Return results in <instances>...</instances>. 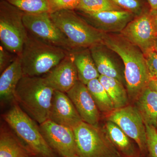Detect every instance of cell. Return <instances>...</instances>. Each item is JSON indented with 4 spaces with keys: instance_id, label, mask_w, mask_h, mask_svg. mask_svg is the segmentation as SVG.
<instances>
[{
    "instance_id": "52a82bcc",
    "label": "cell",
    "mask_w": 157,
    "mask_h": 157,
    "mask_svg": "<svg viewBox=\"0 0 157 157\" xmlns=\"http://www.w3.org/2000/svg\"><path fill=\"white\" fill-rule=\"evenodd\" d=\"M73 130L79 157H122L99 127L82 121Z\"/></svg>"
},
{
    "instance_id": "7a4b0ae2",
    "label": "cell",
    "mask_w": 157,
    "mask_h": 157,
    "mask_svg": "<svg viewBox=\"0 0 157 157\" xmlns=\"http://www.w3.org/2000/svg\"><path fill=\"white\" fill-rule=\"evenodd\" d=\"M54 92L44 77L23 76L15 90L14 100L40 124L49 119Z\"/></svg>"
},
{
    "instance_id": "1f68e13d",
    "label": "cell",
    "mask_w": 157,
    "mask_h": 157,
    "mask_svg": "<svg viewBox=\"0 0 157 157\" xmlns=\"http://www.w3.org/2000/svg\"><path fill=\"white\" fill-rule=\"evenodd\" d=\"M148 86L157 94V78H152L150 80Z\"/></svg>"
},
{
    "instance_id": "6da1fadb",
    "label": "cell",
    "mask_w": 157,
    "mask_h": 157,
    "mask_svg": "<svg viewBox=\"0 0 157 157\" xmlns=\"http://www.w3.org/2000/svg\"><path fill=\"white\" fill-rule=\"evenodd\" d=\"M103 44L122 60L128 96L136 101L150 80L144 54L121 33L106 34Z\"/></svg>"
},
{
    "instance_id": "3957f363",
    "label": "cell",
    "mask_w": 157,
    "mask_h": 157,
    "mask_svg": "<svg viewBox=\"0 0 157 157\" xmlns=\"http://www.w3.org/2000/svg\"><path fill=\"white\" fill-rule=\"evenodd\" d=\"M13 134L32 156L55 157L42 135L39 126L15 103L4 115Z\"/></svg>"
},
{
    "instance_id": "484cf974",
    "label": "cell",
    "mask_w": 157,
    "mask_h": 157,
    "mask_svg": "<svg viewBox=\"0 0 157 157\" xmlns=\"http://www.w3.org/2000/svg\"><path fill=\"white\" fill-rule=\"evenodd\" d=\"M49 13L62 10H76L80 0H48Z\"/></svg>"
},
{
    "instance_id": "f1b7e54d",
    "label": "cell",
    "mask_w": 157,
    "mask_h": 157,
    "mask_svg": "<svg viewBox=\"0 0 157 157\" xmlns=\"http://www.w3.org/2000/svg\"><path fill=\"white\" fill-rule=\"evenodd\" d=\"M123 10L138 14L141 10V4L138 0H111Z\"/></svg>"
},
{
    "instance_id": "d6986e66",
    "label": "cell",
    "mask_w": 157,
    "mask_h": 157,
    "mask_svg": "<svg viewBox=\"0 0 157 157\" xmlns=\"http://www.w3.org/2000/svg\"><path fill=\"white\" fill-rule=\"evenodd\" d=\"M71 52L77 70L78 80L86 85L89 82L99 78L100 75L90 48L75 49Z\"/></svg>"
},
{
    "instance_id": "ba28073f",
    "label": "cell",
    "mask_w": 157,
    "mask_h": 157,
    "mask_svg": "<svg viewBox=\"0 0 157 157\" xmlns=\"http://www.w3.org/2000/svg\"><path fill=\"white\" fill-rule=\"evenodd\" d=\"M23 20L29 33L37 39L69 52L74 50L64 34L52 21L49 12L25 13Z\"/></svg>"
},
{
    "instance_id": "603a6c76",
    "label": "cell",
    "mask_w": 157,
    "mask_h": 157,
    "mask_svg": "<svg viewBox=\"0 0 157 157\" xmlns=\"http://www.w3.org/2000/svg\"><path fill=\"white\" fill-rule=\"evenodd\" d=\"M99 111L107 115L115 109L112 100L98 78L86 85Z\"/></svg>"
},
{
    "instance_id": "8992f818",
    "label": "cell",
    "mask_w": 157,
    "mask_h": 157,
    "mask_svg": "<svg viewBox=\"0 0 157 157\" xmlns=\"http://www.w3.org/2000/svg\"><path fill=\"white\" fill-rule=\"evenodd\" d=\"M25 13L6 1L0 2V40L7 50L19 56L28 35Z\"/></svg>"
},
{
    "instance_id": "5bb4252c",
    "label": "cell",
    "mask_w": 157,
    "mask_h": 157,
    "mask_svg": "<svg viewBox=\"0 0 157 157\" xmlns=\"http://www.w3.org/2000/svg\"><path fill=\"white\" fill-rule=\"evenodd\" d=\"M66 94L73 102L82 121L99 127L100 111L86 86L78 80Z\"/></svg>"
},
{
    "instance_id": "e575fe53",
    "label": "cell",
    "mask_w": 157,
    "mask_h": 157,
    "mask_svg": "<svg viewBox=\"0 0 157 157\" xmlns=\"http://www.w3.org/2000/svg\"><path fill=\"white\" fill-rule=\"evenodd\" d=\"M156 130H157V127H156Z\"/></svg>"
},
{
    "instance_id": "4316f807",
    "label": "cell",
    "mask_w": 157,
    "mask_h": 157,
    "mask_svg": "<svg viewBox=\"0 0 157 157\" xmlns=\"http://www.w3.org/2000/svg\"><path fill=\"white\" fill-rule=\"evenodd\" d=\"M147 132V155L148 157H157V132L155 127L145 125Z\"/></svg>"
},
{
    "instance_id": "7402d4cb",
    "label": "cell",
    "mask_w": 157,
    "mask_h": 157,
    "mask_svg": "<svg viewBox=\"0 0 157 157\" xmlns=\"http://www.w3.org/2000/svg\"><path fill=\"white\" fill-rule=\"evenodd\" d=\"M99 81L112 100L115 109L129 105V97L123 83L116 78L100 75Z\"/></svg>"
},
{
    "instance_id": "2e32d148",
    "label": "cell",
    "mask_w": 157,
    "mask_h": 157,
    "mask_svg": "<svg viewBox=\"0 0 157 157\" xmlns=\"http://www.w3.org/2000/svg\"><path fill=\"white\" fill-rule=\"evenodd\" d=\"M90 49L100 75L116 78L123 83H125L118 65L110 55V49L103 44L94 45Z\"/></svg>"
},
{
    "instance_id": "83f0119b",
    "label": "cell",
    "mask_w": 157,
    "mask_h": 157,
    "mask_svg": "<svg viewBox=\"0 0 157 157\" xmlns=\"http://www.w3.org/2000/svg\"><path fill=\"white\" fill-rule=\"evenodd\" d=\"M144 55L150 79L157 78V52L152 49Z\"/></svg>"
},
{
    "instance_id": "ac0fdd59",
    "label": "cell",
    "mask_w": 157,
    "mask_h": 157,
    "mask_svg": "<svg viewBox=\"0 0 157 157\" xmlns=\"http://www.w3.org/2000/svg\"><path fill=\"white\" fill-rule=\"evenodd\" d=\"M23 76L19 56L1 73L0 77V97L2 101L14 100V94L17 85Z\"/></svg>"
},
{
    "instance_id": "44dd1931",
    "label": "cell",
    "mask_w": 157,
    "mask_h": 157,
    "mask_svg": "<svg viewBox=\"0 0 157 157\" xmlns=\"http://www.w3.org/2000/svg\"><path fill=\"white\" fill-rule=\"evenodd\" d=\"M32 156L12 131L3 127L1 128L0 157Z\"/></svg>"
},
{
    "instance_id": "ffe728a7",
    "label": "cell",
    "mask_w": 157,
    "mask_h": 157,
    "mask_svg": "<svg viewBox=\"0 0 157 157\" xmlns=\"http://www.w3.org/2000/svg\"><path fill=\"white\" fill-rule=\"evenodd\" d=\"M135 107L140 113L145 125L156 128L157 94L148 86L137 98Z\"/></svg>"
},
{
    "instance_id": "e0dca14e",
    "label": "cell",
    "mask_w": 157,
    "mask_h": 157,
    "mask_svg": "<svg viewBox=\"0 0 157 157\" xmlns=\"http://www.w3.org/2000/svg\"><path fill=\"white\" fill-rule=\"evenodd\" d=\"M103 131L122 157H140L138 147L116 124L107 121Z\"/></svg>"
},
{
    "instance_id": "4dcf8cb0",
    "label": "cell",
    "mask_w": 157,
    "mask_h": 157,
    "mask_svg": "<svg viewBox=\"0 0 157 157\" xmlns=\"http://www.w3.org/2000/svg\"><path fill=\"white\" fill-rule=\"evenodd\" d=\"M150 12L152 19L153 23L155 34L156 36H157V10L151 11Z\"/></svg>"
},
{
    "instance_id": "30bf717a",
    "label": "cell",
    "mask_w": 157,
    "mask_h": 157,
    "mask_svg": "<svg viewBox=\"0 0 157 157\" xmlns=\"http://www.w3.org/2000/svg\"><path fill=\"white\" fill-rule=\"evenodd\" d=\"M44 139L54 151L63 157H79L73 129L48 120L39 124Z\"/></svg>"
},
{
    "instance_id": "8fae6325",
    "label": "cell",
    "mask_w": 157,
    "mask_h": 157,
    "mask_svg": "<svg viewBox=\"0 0 157 157\" xmlns=\"http://www.w3.org/2000/svg\"><path fill=\"white\" fill-rule=\"evenodd\" d=\"M120 33L144 54L154 49L156 36L150 12L140 14L132 20Z\"/></svg>"
},
{
    "instance_id": "7c38bea8",
    "label": "cell",
    "mask_w": 157,
    "mask_h": 157,
    "mask_svg": "<svg viewBox=\"0 0 157 157\" xmlns=\"http://www.w3.org/2000/svg\"><path fill=\"white\" fill-rule=\"evenodd\" d=\"M78 14L94 28L106 34L120 33L135 17L132 12L124 10Z\"/></svg>"
},
{
    "instance_id": "d4e9b609",
    "label": "cell",
    "mask_w": 157,
    "mask_h": 157,
    "mask_svg": "<svg viewBox=\"0 0 157 157\" xmlns=\"http://www.w3.org/2000/svg\"><path fill=\"white\" fill-rule=\"evenodd\" d=\"M16 7L27 14L49 12L48 0H1Z\"/></svg>"
},
{
    "instance_id": "9a60e30c",
    "label": "cell",
    "mask_w": 157,
    "mask_h": 157,
    "mask_svg": "<svg viewBox=\"0 0 157 157\" xmlns=\"http://www.w3.org/2000/svg\"><path fill=\"white\" fill-rule=\"evenodd\" d=\"M48 120L73 129L82 121L67 94L58 90L54 92Z\"/></svg>"
},
{
    "instance_id": "d6a6232c",
    "label": "cell",
    "mask_w": 157,
    "mask_h": 157,
    "mask_svg": "<svg viewBox=\"0 0 157 157\" xmlns=\"http://www.w3.org/2000/svg\"><path fill=\"white\" fill-rule=\"evenodd\" d=\"M150 6L151 11L157 10V0H147Z\"/></svg>"
},
{
    "instance_id": "f546056e",
    "label": "cell",
    "mask_w": 157,
    "mask_h": 157,
    "mask_svg": "<svg viewBox=\"0 0 157 157\" xmlns=\"http://www.w3.org/2000/svg\"><path fill=\"white\" fill-rule=\"evenodd\" d=\"M17 56L11 53L2 45L0 46V72L2 73L14 61Z\"/></svg>"
},
{
    "instance_id": "9c48e42d",
    "label": "cell",
    "mask_w": 157,
    "mask_h": 157,
    "mask_svg": "<svg viewBox=\"0 0 157 157\" xmlns=\"http://www.w3.org/2000/svg\"><path fill=\"white\" fill-rule=\"evenodd\" d=\"M106 119L117 125L129 137L134 140L140 153L147 155L146 126L135 106L128 105L115 109L106 115Z\"/></svg>"
},
{
    "instance_id": "cb8c5ba5",
    "label": "cell",
    "mask_w": 157,
    "mask_h": 157,
    "mask_svg": "<svg viewBox=\"0 0 157 157\" xmlns=\"http://www.w3.org/2000/svg\"><path fill=\"white\" fill-rule=\"evenodd\" d=\"M76 10L85 13L122 10L111 0H80Z\"/></svg>"
},
{
    "instance_id": "277c9868",
    "label": "cell",
    "mask_w": 157,
    "mask_h": 157,
    "mask_svg": "<svg viewBox=\"0 0 157 157\" xmlns=\"http://www.w3.org/2000/svg\"><path fill=\"white\" fill-rule=\"evenodd\" d=\"M70 52L29 33L19 56L23 76H40L58 64Z\"/></svg>"
},
{
    "instance_id": "5b68a950",
    "label": "cell",
    "mask_w": 157,
    "mask_h": 157,
    "mask_svg": "<svg viewBox=\"0 0 157 157\" xmlns=\"http://www.w3.org/2000/svg\"><path fill=\"white\" fill-rule=\"evenodd\" d=\"M50 16L74 49L103 44L106 33L90 25L74 10L57 11Z\"/></svg>"
},
{
    "instance_id": "4fadbf2b",
    "label": "cell",
    "mask_w": 157,
    "mask_h": 157,
    "mask_svg": "<svg viewBox=\"0 0 157 157\" xmlns=\"http://www.w3.org/2000/svg\"><path fill=\"white\" fill-rule=\"evenodd\" d=\"M46 74L44 77L45 81L54 90L65 93L69 91L78 80L71 51Z\"/></svg>"
},
{
    "instance_id": "d590c367",
    "label": "cell",
    "mask_w": 157,
    "mask_h": 157,
    "mask_svg": "<svg viewBox=\"0 0 157 157\" xmlns=\"http://www.w3.org/2000/svg\"><path fill=\"white\" fill-rule=\"evenodd\" d=\"M31 157H35V156H32Z\"/></svg>"
},
{
    "instance_id": "836d02e7",
    "label": "cell",
    "mask_w": 157,
    "mask_h": 157,
    "mask_svg": "<svg viewBox=\"0 0 157 157\" xmlns=\"http://www.w3.org/2000/svg\"><path fill=\"white\" fill-rule=\"evenodd\" d=\"M154 49L157 52V36L156 37L155 39Z\"/></svg>"
}]
</instances>
